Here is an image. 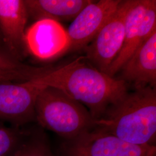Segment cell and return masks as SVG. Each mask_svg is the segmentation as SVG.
Returning <instances> with one entry per match:
<instances>
[{"mask_svg": "<svg viewBox=\"0 0 156 156\" xmlns=\"http://www.w3.org/2000/svg\"><path fill=\"white\" fill-rule=\"evenodd\" d=\"M42 68L24 64L11 51L0 48V82L32 80Z\"/></svg>", "mask_w": 156, "mask_h": 156, "instance_id": "13", "label": "cell"}, {"mask_svg": "<svg viewBox=\"0 0 156 156\" xmlns=\"http://www.w3.org/2000/svg\"><path fill=\"white\" fill-rule=\"evenodd\" d=\"M95 124V128L129 144L156 146V87L128 92Z\"/></svg>", "mask_w": 156, "mask_h": 156, "instance_id": "2", "label": "cell"}, {"mask_svg": "<svg viewBox=\"0 0 156 156\" xmlns=\"http://www.w3.org/2000/svg\"><path fill=\"white\" fill-rule=\"evenodd\" d=\"M133 2V0L122 1L117 10L83 49L87 61L101 72L106 73L122 48L126 18Z\"/></svg>", "mask_w": 156, "mask_h": 156, "instance_id": "6", "label": "cell"}, {"mask_svg": "<svg viewBox=\"0 0 156 156\" xmlns=\"http://www.w3.org/2000/svg\"><path fill=\"white\" fill-rule=\"evenodd\" d=\"M32 81L61 90L83 105L95 121L128 93L127 84L101 72L84 56L60 67H44Z\"/></svg>", "mask_w": 156, "mask_h": 156, "instance_id": "1", "label": "cell"}, {"mask_svg": "<svg viewBox=\"0 0 156 156\" xmlns=\"http://www.w3.org/2000/svg\"><path fill=\"white\" fill-rule=\"evenodd\" d=\"M25 127L7 126L0 122V156H12L27 133Z\"/></svg>", "mask_w": 156, "mask_h": 156, "instance_id": "15", "label": "cell"}, {"mask_svg": "<svg viewBox=\"0 0 156 156\" xmlns=\"http://www.w3.org/2000/svg\"><path fill=\"white\" fill-rule=\"evenodd\" d=\"M121 0L93 1L80 12L67 30L70 51L83 50L117 10Z\"/></svg>", "mask_w": 156, "mask_h": 156, "instance_id": "9", "label": "cell"}, {"mask_svg": "<svg viewBox=\"0 0 156 156\" xmlns=\"http://www.w3.org/2000/svg\"><path fill=\"white\" fill-rule=\"evenodd\" d=\"M119 71L120 75L117 79L132 84L135 89L146 86L156 87V31L140 46Z\"/></svg>", "mask_w": 156, "mask_h": 156, "instance_id": "10", "label": "cell"}, {"mask_svg": "<svg viewBox=\"0 0 156 156\" xmlns=\"http://www.w3.org/2000/svg\"><path fill=\"white\" fill-rule=\"evenodd\" d=\"M92 0H24L28 17L38 21H73Z\"/></svg>", "mask_w": 156, "mask_h": 156, "instance_id": "12", "label": "cell"}, {"mask_svg": "<svg viewBox=\"0 0 156 156\" xmlns=\"http://www.w3.org/2000/svg\"><path fill=\"white\" fill-rule=\"evenodd\" d=\"M35 113L41 127L63 140H71L95 128V120L83 105L51 87H45L40 91Z\"/></svg>", "mask_w": 156, "mask_h": 156, "instance_id": "3", "label": "cell"}, {"mask_svg": "<svg viewBox=\"0 0 156 156\" xmlns=\"http://www.w3.org/2000/svg\"><path fill=\"white\" fill-rule=\"evenodd\" d=\"M44 87L32 80L0 82V122L16 127L36 122V99Z\"/></svg>", "mask_w": 156, "mask_h": 156, "instance_id": "7", "label": "cell"}, {"mask_svg": "<svg viewBox=\"0 0 156 156\" xmlns=\"http://www.w3.org/2000/svg\"><path fill=\"white\" fill-rule=\"evenodd\" d=\"M55 156H156V146L134 145L95 128L62 140Z\"/></svg>", "mask_w": 156, "mask_h": 156, "instance_id": "4", "label": "cell"}, {"mask_svg": "<svg viewBox=\"0 0 156 156\" xmlns=\"http://www.w3.org/2000/svg\"><path fill=\"white\" fill-rule=\"evenodd\" d=\"M12 156H55L45 129L38 126L28 128L22 144Z\"/></svg>", "mask_w": 156, "mask_h": 156, "instance_id": "14", "label": "cell"}, {"mask_svg": "<svg viewBox=\"0 0 156 156\" xmlns=\"http://www.w3.org/2000/svg\"><path fill=\"white\" fill-rule=\"evenodd\" d=\"M28 18L24 0H0V34L8 49L17 57L24 48Z\"/></svg>", "mask_w": 156, "mask_h": 156, "instance_id": "11", "label": "cell"}, {"mask_svg": "<svg viewBox=\"0 0 156 156\" xmlns=\"http://www.w3.org/2000/svg\"><path fill=\"white\" fill-rule=\"evenodd\" d=\"M24 48L41 60H51L69 51L71 42L60 23L50 19L35 22L26 30Z\"/></svg>", "mask_w": 156, "mask_h": 156, "instance_id": "8", "label": "cell"}, {"mask_svg": "<svg viewBox=\"0 0 156 156\" xmlns=\"http://www.w3.org/2000/svg\"><path fill=\"white\" fill-rule=\"evenodd\" d=\"M155 31L156 0H133L126 18L122 48L106 73L114 77L128 58Z\"/></svg>", "mask_w": 156, "mask_h": 156, "instance_id": "5", "label": "cell"}]
</instances>
